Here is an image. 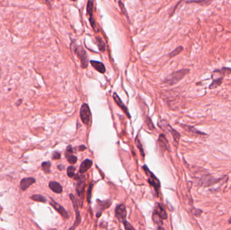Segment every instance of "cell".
<instances>
[{"mask_svg":"<svg viewBox=\"0 0 231 230\" xmlns=\"http://www.w3.org/2000/svg\"><path fill=\"white\" fill-rule=\"evenodd\" d=\"M190 72L189 69H182L172 72L169 76L166 78L164 82L168 85H174L181 81Z\"/></svg>","mask_w":231,"mask_h":230,"instance_id":"obj_1","label":"cell"},{"mask_svg":"<svg viewBox=\"0 0 231 230\" xmlns=\"http://www.w3.org/2000/svg\"><path fill=\"white\" fill-rule=\"evenodd\" d=\"M74 179L78 180L76 185V193L78 196L79 197L81 202L83 201L84 196V190L85 187V177L84 176H79V175H76L74 176Z\"/></svg>","mask_w":231,"mask_h":230,"instance_id":"obj_2","label":"cell"},{"mask_svg":"<svg viewBox=\"0 0 231 230\" xmlns=\"http://www.w3.org/2000/svg\"><path fill=\"white\" fill-rule=\"evenodd\" d=\"M80 116L82 122H83L85 125H89L91 123V111H90L89 107L87 104H84L81 106L80 111Z\"/></svg>","mask_w":231,"mask_h":230,"instance_id":"obj_3","label":"cell"},{"mask_svg":"<svg viewBox=\"0 0 231 230\" xmlns=\"http://www.w3.org/2000/svg\"><path fill=\"white\" fill-rule=\"evenodd\" d=\"M143 169L148 176V182L154 188L155 192L158 193V190L160 188V183L159 180L154 176V174H153V173L150 171V169L147 168L146 165L143 166Z\"/></svg>","mask_w":231,"mask_h":230,"instance_id":"obj_4","label":"cell"},{"mask_svg":"<svg viewBox=\"0 0 231 230\" xmlns=\"http://www.w3.org/2000/svg\"><path fill=\"white\" fill-rule=\"evenodd\" d=\"M70 199L72 200V205L74 206V211H75L76 213V220L75 222H74V225H72V228H70V230H74L78 225H79L81 221V217L80 215V212H79V205H78V202L76 199V198L74 197L72 194H70Z\"/></svg>","mask_w":231,"mask_h":230,"instance_id":"obj_5","label":"cell"},{"mask_svg":"<svg viewBox=\"0 0 231 230\" xmlns=\"http://www.w3.org/2000/svg\"><path fill=\"white\" fill-rule=\"evenodd\" d=\"M75 52L77 55L78 58L80 59L82 67L83 68H86L88 65V56L87 52L84 49V48L82 46H78L75 50Z\"/></svg>","mask_w":231,"mask_h":230,"instance_id":"obj_6","label":"cell"},{"mask_svg":"<svg viewBox=\"0 0 231 230\" xmlns=\"http://www.w3.org/2000/svg\"><path fill=\"white\" fill-rule=\"evenodd\" d=\"M116 217L120 221L124 222L126 221L127 217V210L124 205H120L117 206L115 210Z\"/></svg>","mask_w":231,"mask_h":230,"instance_id":"obj_7","label":"cell"},{"mask_svg":"<svg viewBox=\"0 0 231 230\" xmlns=\"http://www.w3.org/2000/svg\"><path fill=\"white\" fill-rule=\"evenodd\" d=\"M162 122L164 123V124H160V126H161L162 127H164V128L168 130V131H169V132L171 133L172 137H173V138H174V142H176V143H177V145L178 144L180 138H181V134H180L177 130H175L174 129L172 128V127L169 124H168L166 121L162 120Z\"/></svg>","mask_w":231,"mask_h":230,"instance_id":"obj_8","label":"cell"},{"mask_svg":"<svg viewBox=\"0 0 231 230\" xmlns=\"http://www.w3.org/2000/svg\"><path fill=\"white\" fill-rule=\"evenodd\" d=\"M49 204L52 206V207L54 208V209L56 210V211H57L58 213H60V215L62 217H64V219H68V214L67 211H66L65 210V209L63 207H62V206H61L60 204H58V203H56V202L54 200H53L52 199H50Z\"/></svg>","mask_w":231,"mask_h":230,"instance_id":"obj_9","label":"cell"},{"mask_svg":"<svg viewBox=\"0 0 231 230\" xmlns=\"http://www.w3.org/2000/svg\"><path fill=\"white\" fill-rule=\"evenodd\" d=\"M181 126L184 130H186L187 132H188L191 134H193V135H194V136H203V137L208 136V135H207V134L203 132H201V131H199L197 129L195 128V127H193V126H188V125H186V124H181Z\"/></svg>","mask_w":231,"mask_h":230,"instance_id":"obj_10","label":"cell"},{"mask_svg":"<svg viewBox=\"0 0 231 230\" xmlns=\"http://www.w3.org/2000/svg\"><path fill=\"white\" fill-rule=\"evenodd\" d=\"M35 182H36V180H35V177H25L22 179L20 182V188L22 191H25L26 189H28L31 185L35 184Z\"/></svg>","mask_w":231,"mask_h":230,"instance_id":"obj_11","label":"cell"},{"mask_svg":"<svg viewBox=\"0 0 231 230\" xmlns=\"http://www.w3.org/2000/svg\"><path fill=\"white\" fill-rule=\"evenodd\" d=\"M66 158L67 159L68 161L70 164H75L77 161V157L73 154V150L71 146H68L66 149V151L65 153Z\"/></svg>","mask_w":231,"mask_h":230,"instance_id":"obj_12","label":"cell"},{"mask_svg":"<svg viewBox=\"0 0 231 230\" xmlns=\"http://www.w3.org/2000/svg\"><path fill=\"white\" fill-rule=\"evenodd\" d=\"M113 99H114V101H116V104H118V105L124 111V112L128 117V118H131V116H130V114H129V112H128V109L127 108V107L123 104L122 101H121L120 97H118V95L116 93H113Z\"/></svg>","mask_w":231,"mask_h":230,"instance_id":"obj_13","label":"cell"},{"mask_svg":"<svg viewBox=\"0 0 231 230\" xmlns=\"http://www.w3.org/2000/svg\"><path fill=\"white\" fill-rule=\"evenodd\" d=\"M154 213L157 214L158 215H159L162 219H166L168 218L166 212L159 203L156 204Z\"/></svg>","mask_w":231,"mask_h":230,"instance_id":"obj_14","label":"cell"},{"mask_svg":"<svg viewBox=\"0 0 231 230\" xmlns=\"http://www.w3.org/2000/svg\"><path fill=\"white\" fill-rule=\"evenodd\" d=\"M49 187L53 192L57 193V194L62 193V190H63L62 186L59 183H58V182H54V181H52V182H49Z\"/></svg>","mask_w":231,"mask_h":230,"instance_id":"obj_15","label":"cell"},{"mask_svg":"<svg viewBox=\"0 0 231 230\" xmlns=\"http://www.w3.org/2000/svg\"><path fill=\"white\" fill-rule=\"evenodd\" d=\"M93 165V162L90 159H85L83 163H82L80 169H79V172L81 173H84L87 171L89 169L91 168Z\"/></svg>","mask_w":231,"mask_h":230,"instance_id":"obj_16","label":"cell"},{"mask_svg":"<svg viewBox=\"0 0 231 230\" xmlns=\"http://www.w3.org/2000/svg\"><path fill=\"white\" fill-rule=\"evenodd\" d=\"M159 147L163 150H170L169 145H168L167 139L166 138V136L164 135V134H161L159 136Z\"/></svg>","mask_w":231,"mask_h":230,"instance_id":"obj_17","label":"cell"},{"mask_svg":"<svg viewBox=\"0 0 231 230\" xmlns=\"http://www.w3.org/2000/svg\"><path fill=\"white\" fill-rule=\"evenodd\" d=\"M91 64L101 74L105 72V67L101 62L97 61H91Z\"/></svg>","mask_w":231,"mask_h":230,"instance_id":"obj_18","label":"cell"},{"mask_svg":"<svg viewBox=\"0 0 231 230\" xmlns=\"http://www.w3.org/2000/svg\"><path fill=\"white\" fill-rule=\"evenodd\" d=\"M214 73L219 74L222 77L224 78L225 76H229L231 74V68H228V67H222L220 69H216L213 71Z\"/></svg>","mask_w":231,"mask_h":230,"instance_id":"obj_19","label":"cell"},{"mask_svg":"<svg viewBox=\"0 0 231 230\" xmlns=\"http://www.w3.org/2000/svg\"><path fill=\"white\" fill-rule=\"evenodd\" d=\"M223 80H224V78L222 76L217 78L216 79H213L212 82H211V83L209 86V89L210 90L215 89L218 88V86H221L223 83Z\"/></svg>","mask_w":231,"mask_h":230,"instance_id":"obj_20","label":"cell"},{"mask_svg":"<svg viewBox=\"0 0 231 230\" xmlns=\"http://www.w3.org/2000/svg\"><path fill=\"white\" fill-rule=\"evenodd\" d=\"M30 199L34 201L40 202V203H46L47 202L46 198L41 194H34L30 197Z\"/></svg>","mask_w":231,"mask_h":230,"instance_id":"obj_21","label":"cell"},{"mask_svg":"<svg viewBox=\"0 0 231 230\" xmlns=\"http://www.w3.org/2000/svg\"><path fill=\"white\" fill-rule=\"evenodd\" d=\"M187 3H197L201 6H210L212 1H207V0H200V1H187L185 2Z\"/></svg>","mask_w":231,"mask_h":230,"instance_id":"obj_22","label":"cell"},{"mask_svg":"<svg viewBox=\"0 0 231 230\" xmlns=\"http://www.w3.org/2000/svg\"><path fill=\"white\" fill-rule=\"evenodd\" d=\"M41 168L43 171L45 173H49L51 169V163L49 161H45L44 163H42Z\"/></svg>","mask_w":231,"mask_h":230,"instance_id":"obj_23","label":"cell"},{"mask_svg":"<svg viewBox=\"0 0 231 230\" xmlns=\"http://www.w3.org/2000/svg\"><path fill=\"white\" fill-rule=\"evenodd\" d=\"M182 51H183V47L182 46H179V47H177V48H176L174 50L172 51L171 53H169V57L170 58H173V57L177 56V55H178V54L181 53Z\"/></svg>","mask_w":231,"mask_h":230,"instance_id":"obj_24","label":"cell"},{"mask_svg":"<svg viewBox=\"0 0 231 230\" xmlns=\"http://www.w3.org/2000/svg\"><path fill=\"white\" fill-rule=\"evenodd\" d=\"M93 2L89 1L87 2V14L89 15V18H93Z\"/></svg>","mask_w":231,"mask_h":230,"instance_id":"obj_25","label":"cell"},{"mask_svg":"<svg viewBox=\"0 0 231 230\" xmlns=\"http://www.w3.org/2000/svg\"><path fill=\"white\" fill-rule=\"evenodd\" d=\"M96 39H97V45H98V47H99V49L101 51H104L105 49V43L100 37H97Z\"/></svg>","mask_w":231,"mask_h":230,"instance_id":"obj_26","label":"cell"},{"mask_svg":"<svg viewBox=\"0 0 231 230\" xmlns=\"http://www.w3.org/2000/svg\"><path fill=\"white\" fill-rule=\"evenodd\" d=\"M153 220H154V223H157L158 225H159V227H161V226L162 225V219L160 218V217L159 215H158L157 214L154 213V215H153Z\"/></svg>","mask_w":231,"mask_h":230,"instance_id":"obj_27","label":"cell"},{"mask_svg":"<svg viewBox=\"0 0 231 230\" xmlns=\"http://www.w3.org/2000/svg\"><path fill=\"white\" fill-rule=\"evenodd\" d=\"M99 206V209H104L108 208L109 205H111V202L109 201H105V202H102V201H99V203H97Z\"/></svg>","mask_w":231,"mask_h":230,"instance_id":"obj_28","label":"cell"},{"mask_svg":"<svg viewBox=\"0 0 231 230\" xmlns=\"http://www.w3.org/2000/svg\"><path fill=\"white\" fill-rule=\"evenodd\" d=\"M67 174L70 177H74L75 176V168L73 166H69L67 169Z\"/></svg>","mask_w":231,"mask_h":230,"instance_id":"obj_29","label":"cell"},{"mask_svg":"<svg viewBox=\"0 0 231 230\" xmlns=\"http://www.w3.org/2000/svg\"><path fill=\"white\" fill-rule=\"evenodd\" d=\"M136 146H137V147L139 148V150H140V153L141 154V155L144 157H145V153H144V150H143V146L141 145V142L139 141V140L138 139V138H136Z\"/></svg>","mask_w":231,"mask_h":230,"instance_id":"obj_30","label":"cell"},{"mask_svg":"<svg viewBox=\"0 0 231 230\" xmlns=\"http://www.w3.org/2000/svg\"><path fill=\"white\" fill-rule=\"evenodd\" d=\"M93 183H91L89 186V189H88V191H87V200L89 203H90V201H91V191H92V189H93Z\"/></svg>","mask_w":231,"mask_h":230,"instance_id":"obj_31","label":"cell"},{"mask_svg":"<svg viewBox=\"0 0 231 230\" xmlns=\"http://www.w3.org/2000/svg\"><path fill=\"white\" fill-rule=\"evenodd\" d=\"M124 228L125 229H126V230H135L134 228H133L128 221H124Z\"/></svg>","mask_w":231,"mask_h":230,"instance_id":"obj_32","label":"cell"},{"mask_svg":"<svg viewBox=\"0 0 231 230\" xmlns=\"http://www.w3.org/2000/svg\"><path fill=\"white\" fill-rule=\"evenodd\" d=\"M61 157V155H60V153L58 151H55L52 154V159L54 160L56 159H60Z\"/></svg>","mask_w":231,"mask_h":230,"instance_id":"obj_33","label":"cell"},{"mask_svg":"<svg viewBox=\"0 0 231 230\" xmlns=\"http://www.w3.org/2000/svg\"><path fill=\"white\" fill-rule=\"evenodd\" d=\"M119 5H120V8H122V12H123L125 14H126V15H127V12H126V9H125L124 8V3H122V2H119Z\"/></svg>","mask_w":231,"mask_h":230,"instance_id":"obj_34","label":"cell"},{"mask_svg":"<svg viewBox=\"0 0 231 230\" xmlns=\"http://www.w3.org/2000/svg\"><path fill=\"white\" fill-rule=\"evenodd\" d=\"M85 149H86V147H85V146L84 145H81V146H79V150H81V151H83V150H85Z\"/></svg>","mask_w":231,"mask_h":230,"instance_id":"obj_35","label":"cell"},{"mask_svg":"<svg viewBox=\"0 0 231 230\" xmlns=\"http://www.w3.org/2000/svg\"><path fill=\"white\" fill-rule=\"evenodd\" d=\"M58 168L62 171V170H63L64 169V165H62V164L61 165H59L58 166Z\"/></svg>","mask_w":231,"mask_h":230,"instance_id":"obj_36","label":"cell"},{"mask_svg":"<svg viewBox=\"0 0 231 230\" xmlns=\"http://www.w3.org/2000/svg\"><path fill=\"white\" fill-rule=\"evenodd\" d=\"M21 102H22V99H19L18 101H17V104H16V105L18 106V105H20V104H21Z\"/></svg>","mask_w":231,"mask_h":230,"instance_id":"obj_37","label":"cell"},{"mask_svg":"<svg viewBox=\"0 0 231 230\" xmlns=\"http://www.w3.org/2000/svg\"><path fill=\"white\" fill-rule=\"evenodd\" d=\"M158 230H165V229H164L163 228H162V226H161V227L158 228Z\"/></svg>","mask_w":231,"mask_h":230,"instance_id":"obj_38","label":"cell"},{"mask_svg":"<svg viewBox=\"0 0 231 230\" xmlns=\"http://www.w3.org/2000/svg\"><path fill=\"white\" fill-rule=\"evenodd\" d=\"M229 223H231V219H230L229 220Z\"/></svg>","mask_w":231,"mask_h":230,"instance_id":"obj_39","label":"cell"}]
</instances>
